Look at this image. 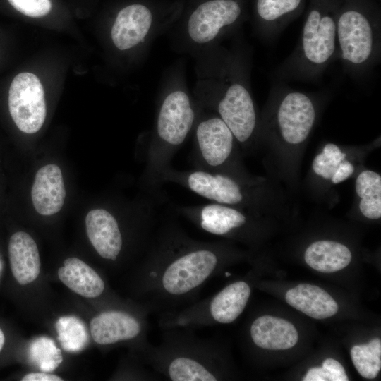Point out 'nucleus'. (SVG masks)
Segmentation results:
<instances>
[{"label":"nucleus","mask_w":381,"mask_h":381,"mask_svg":"<svg viewBox=\"0 0 381 381\" xmlns=\"http://www.w3.org/2000/svg\"><path fill=\"white\" fill-rule=\"evenodd\" d=\"M145 254L137 291L150 313L194 302L227 257L221 244L193 239L172 221L155 231Z\"/></svg>","instance_id":"f257e3e1"},{"label":"nucleus","mask_w":381,"mask_h":381,"mask_svg":"<svg viewBox=\"0 0 381 381\" xmlns=\"http://www.w3.org/2000/svg\"><path fill=\"white\" fill-rule=\"evenodd\" d=\"M161 341L141 351L152 370L171 381H216L222 378V356L217 345L190 328L162 330Z\"/></svg>","instance_id":"f03ea898"},{"label":"nucleus","mask_w":381,"mask_h":381,"mask_svg":"<svg viewBox=\"0 0 381 381\" xmlns=\"http://www.w3.org/2000/svg\"><path fill=\"white\" fill-rule=\"evenodd\" d=\"M293 52L278 66L281 80L315 82L337 59L336 7L330 0H313Z\"/></svg>","instance_id":"7ed1b4c3"},{"label":"nucleus","mask_w":381,"mask_h":381,"mask_svg":"<svg viewBox=\"0 0 381 381\" xmlns=\"http://www.w3.org/2000/svg\"><path fill=\"white\" fill-rule=\"evenodd\" d=\"M213 89L204 104L213 109L229 126L238 145L246 146L258 132L253 98L241 61L226 54L221 61Z\"/></svg>","instance_id":"20e7f679"},{"label":"nucleus","mask_w":381,"mask_h":381,"mask_svg":"<svg viewBox=\"0 0 381 381\" xmlns=\"http://www.w3.org/2000/svg\"><path fill=\"white\" fill-rule=\"evenodd\" d=\"M198 116L185 90L177 87L164 95L147 150L145 175L150 188L159 184L160 175L171 167V159L195 127Z\"/></svg>","instance_id":"39448f33"},{"label":"nucleus","mask_w":381,"mask_h":381,"mask_svg":"<svg viewBox=\"0 0 381 381\" xmlns=\"http://www.w3.org/2000/svg\"><path fill=\"white\" fill-rule=\"evenodd\" d=\"M337 42L344 71L354 78L368 74L380 61V18L360 6L345 5L337 13Z\"/></svg>","instance_id":"423d86ee"},{"label":"nucleus","mask_w":381,"mask_h":381,"mask_svg":"<svg viewBox=\"0 0 381 381\" xmlns=\"http://www.w3.org/2000/svg\"><path fill=\"white\" fill-rule=\"evenodd\" d=\"M317 113L315 95L276 83L271 88L264 130L289 145H300L309 137Z\"/></svg>","instance_id":"0eeeda50"},{"label":"nucleus","mask_w":381,"mask_h":381,"mask_svg":"<svg viewBox=\"0 0 381 381\" xmlns=\"http://www.w3.org/2000/svg\"><path fill=\"white\" fill-rule=\"evenodd\" d=\"M251 289L244 281H236L217 294L184 307L159 314L158 325L162 329L196 328L214 324H229L245 309Z\"/></svg>","instance_id":"6e6552de"},{"label":"nucleus","mask_w":381,"mask_h":381,"mask_svg":"<svg viewBox=\"0 0 381 381\" xmlns=\"http://www.w3.org/2000/svg\"><path fill=\"white\" fill-rule=\"evenodd\" d=\"M192 160L195 169L241 177L233 133L217 114L199 115L195 125Z\"/></svg>","instance_id":"1a4fd4ad"},{"label":"nucleus","mask_w":381,"mask_h":381,"mask_svg":"<svg viewBox=\"0 0 381 381\" xmlns=\"http://www.w3.org/2000/svg\"><path fill=\"white\" fill-rule=\"evenodd\" d=\"M241 177L228 174L193 169L179 171L169 167L159 176V183L171 182L183 186L211 202L240 207L253 203L251 185Z\"/></svg>","instance_id":"9d476101"},{"label":"nucleus","mask_w":381,"mask_h":381,"mask_svg":"<svg viewBox=\"0 0 381 381\" xmlns=\"http://www.w3.org/2000/svg\"><path fill=\"white\" fill-rule=\"evenodd\" d=\"M181 10L179 3L142 0L127 3L116 13L111 29L115 47L124 51L144 42L158 23Z\"/></svg>","instance_id":"9b49d317"},{"label":"nucleus","mask_w":381,"mask_h":381,"mask_svg":"<svg viewBox=\"0 0 381 381\" xmlns=\"http://www.w3.org/2000/svg\"><path fill=\"white\" fill-rule=\"evenodd\" d=\"M244 14L243 0H194L186 17L192 42L206 44L237 27Z\"/></svg>","instance_id":"f8f14e48"},{"label":"nucleus","mask_w":381,"mask_h":381,"mask_svg":"<svg viewBox=\"0 0 381 381\" xmlns=\"http://www.w3.org/2000/svg\"><path fill=\"white\" fill-rule=\"evenodd\" d=\"M8 109L16 126L23 133H37L47 115L44 92L39 78L33 73L18 74L8 92Z\"/></svg>","instance_id":"ddd939ff"},{"label":"nucleus","mask_w":381,"mask_h":381,"mask_svg":"<svg viewBox=\"0 0 381 381\" xmlns=\"http://www.w3.org/2000/svg\"><path fill=\"white\" fill-rule=\"evenodd\" d=\"M148 313L143 311L135 314L117 309L104 310L91 320V337L97 344L103 346L138 341L145 349L150 344L146 339Z\"/></svg>","instance_id":"4468645a"},{"label":"nucleus","mask_w":381,"mask_h":381,"mask_svg":"<svg viewBox=\"0 0 381 381\" xmlns=\"http://www.w3.org/2000/svg\"><path fill=\"white\" fill-rule=\"evenodd\" d=\"M176 211L200 230L219 236L238 234L250 222L241 208L216 202L179 206Z\"/></svg>","instance_id":"2eb2a0df"},{"label":"nucleus","mask_w":381,"mask_h":381,"mask_svg":"<svg viewBox=\"0 0 381 381\" xmlns=\"http://www.w3.org/2000/svg\"><path fill=\"white\" fill-rule=\"evenodd\" d=\"M88 238L104 260L116 262L122 253L124 238L117 218L104 208L93 209L85 217Z\"/></svg>","instance_id":"dca6fc26"},{"label":"nucleus","mask_w":381,"mask_h":381,"mask_svg":"<svg viewBox=\"0 0 381 381\" xmlns=\"http://www.w3.org/2000/svg\"><path fill=\"white\" fill-rule=\"evenodd\" d=\"M66 198L62 172L54 164L41 167L36 173L31 190L35 210L41 215L50 216L59 212Z\"/></svg>","instance_id":"f3484780"},{"label":"nucleus","mask_w":381,"mask_h":381,"mask_svg":"<svg viewBox=\"0 0 381 381\" xmlns=\"http://www.w3.org/2000/svg\"><path fill=\"white\" fill-rule=\"evenodd\" d=\"M8 255L12 274L20 284H28L37 278L40 258L31 236L24 231L14 233L9 240Z\"/></svg>","instance_id":"a211bd4d"},{"label":"nucleus","mask_w":381,"mask_h":381,"mask_svg":"<svg viewBox=\"0 0 381 381\" xmlns=\"http://www.w3.org/2000/svg\"><path fill=\"white\" fill-rule=\"evenodd\" d=\"M250 334L254 344L265 349H288L298 339V332L291 322L270 315L256 318L250 327Z\"/></svg>","instance_id":"6ab92c4d"},{"label":"nucleus","mask_w":381,"mask_h":381,"mask_svg":"<svg viewBox=\"0 0 381 381\" xmlns=\"http://www.w3.org/2000/svg\"><path fill=\"white\" fill-rule=\"evenodd\" d=\"M303 0H256L258 31L265 39L279 35L300 9Z\"/></svg>","instance_id":"aec40b11"},{"label":"nucleus","mask_w":381,"mask_h":381,"mask_svg":"<svg viewBox=\"0 0 381 381\" xmlns=\"http://www.w3.org/2000/svg\"><path fill=\"white\" fill-rule=\"evenodd\" d=\"M59 279L71 290L86 298H97L105 290V283L99 274L77 258L64 261L58 270Z\"/></svg>","instance_id":"412c9836"},{"label":"nucleus","mask_w":381,"mask_h":381,"mask_svg":"<svg viewBox=\"0 0 381 381\" xmlns=\"http://www.w3.org/2000/svg\"><path fill=\"white\" fill-rule=\"evenodd\" d=\"M351 258V253L346 246L325 240L313 242L304 255L305 261L310 267L325 273L344 269Z\"/></svg>","instance_id":"4be33fe9"},{"label":"nucleus","mask_w":381,"mask_h":381,"mask_svg":"<svg viewBox=\"0 0 381 381\" xmlns=\"http://www.w3.org/2000/svg\"><path fill=\"white\" fill-rule=\"evenodd\" d=\"M356 192L360 198L359 210L368 219L381 217V176L371 170L361 171L355 183Z\"/></svg>","instance_id":"5701e85b"},{"label":"nucleus","mask_w":381,"mask_h":381,"mask_svg":"<svg viewBox=\"0 0 381 381\" xmlns=\"http://www.w3.org/2000/svg\"><path fill=\"white\" fill-rule=\"evenodd\" d=\"M58 339L67 351L78 352L85 349L90 341L87 329L75 316L60 318L56 323Z\"/></svg>","instance_id":"b1692460"},{"label":"nucleus","mask_w":381,"mask_h":381,"mask_svg":"<svg viewBox=\"0 0 381 381\" xmlns=\"http://www.w3.org/2000/svg\"><path fill=\"white\" fill-rule=\"evenodd\" d=\"M29 357L34 365L46 373L54 371L63 361L61 350L51 338L46 337H37L31 342Z\"/></svg>","instance_id":"393cba45"},{"label":"nucleus","mask_w":381,"mask_h":381,"mask_svg":"<svg viewBox=\"0 0 381 381\" xmlns=\"http://www.w3.org/2000/svg\"><path fill=\"white\" fill-rule=\"evenodd\" d=\"M346 157V155L337 145L327 143L315 157L312 163L313 170L316 175L331 181Z\"/></svg>","instance_id":"a878e982"},{"label":"nucleus","mask_w":381,"mask_h":381,"mask_svg":"<svg viewBox=\"0 0 381 381\" xmlns=\"http://www.w3.org/2000/svg\"><path fill=\"white\" fill-rule=\"evenodd\" d=\"M15 11L31 18L49 16L54 8L53 0H6Z\"/></svg>","instance_id":"bb28decb"},{"label":"nucleus","mask_w":381,"mask_h":381,"mask_svg":"<svg viewBox=\"0 0 381 381\" xmlns=\"http://www.w3.org/2000/svg\"><path fill=\"white\" fill-rule=\"evenodd\" d=\"M322 368L328 373V381L349 380L344 367L339 361L333 358L325 360Z\"/></svg>","instance_id":"cd10ccee"},{"label":"nucleus","mask_w":381,"mask_h":381,"mask_svg":"<svg viewBox=\"0 0 381 381\" xmlns=\"http://www.w3.org/2000/svg\"><path fill=\"white\" fill-rule=\"evenodd\" d=\"M354 166L348 160L344 159L331 179L333 184H338L346 180L354 172Z\"/></svg>","instance_id":"c85d7f7f"},{"label":"nucleus","mask_w":381,"mask_h":381,"mask_svg":"<svg viewBox=\"0 0 381 381\" xmlns=\"http://www.w3.org/2000/svg\"><path fill=\"white\" fill-rule=\"evenodd\" d=\"M22 381H62L63 379L56 375L43 373H31L25 375Z\"/></svg>","instance_id":"c756f323"},{"label":"nucleus","mask_w":381,"mask_h":381,"mask_svg":"<svg viewBox=\"0 0 381 381\" xmlns=\"http://www.w3.org/2000/svg\"><path fill=\"white\" fill-rule=\"evenodd\" d=\"M303 381H328V373L322 368H312L308 370Z\"/></svg>","instance_id":"7c9ffc66"},{"label":"nucleus","mask_w":381,"mask_h":381,"mask_svg":"<svg viewBox=\"0 0 381 381\" xmlns=\"http://www.w3.org/2000/svg\"><path fill=\"white\" fill-rule=\"evenodd\" d=\"M5 342V337L3 331L0 328V351L2 349Z\"/></svg>","instance_id":"2f4dec72"}]
</instances>
